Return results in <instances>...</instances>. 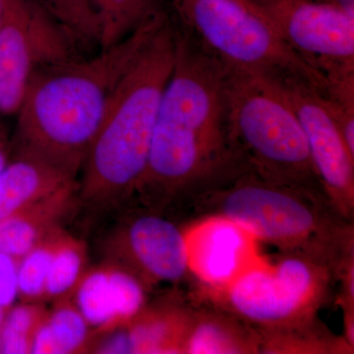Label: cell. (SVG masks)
I'll use <instances>...</instances> for the list:
<instances>
[{"label": "cell", "instance_id": "1", "mask_svg": "<svg viewBox=\"0 0 354 354\" xmlns=\"http://www.w3.org/2000/svg\"><path fill=\"white\" fill-rule=\"evenodd\" d=\"M176 39L174 68L136 191L158 202L191 197L239 167L228 131L227 69L177 27Z\"/></svg>", "mask_w": 354, "mask_h": 354}, {"label": "cell", "instance_id": "2", "mask_svg": "<svg viewBox=\"0 0 354 354\" xmlns=\"http://www.w3.org/2000/svg\"><path fill=\"white\" fill-rule=\"evenodd\" d=\"M167 14H158L94 57L37 70L16 113L17 152L41 158L76 178L114 88Z\"/></svg>", "mask_w": 354, "mask_h": 354}, {"label": "cell", "instance_id": "3", "mask_svg": "<svg viewBox=\"0 0 354 354\" xmlns=\"http://www.w3.org/2000/svg\"><path fill=\"white\" fill-rule=\"evenodd\" d=\"M171 15L140 51L114 88L88 149L79 193L93 205L136 192L145 174L160 101L176 55Z\"/></svg>", "mask_w": 354, "mask_h": 354}, {"label": "cell", "instance_id": "4", "mask_svg": "<svg viewBox=\"0 0 354 354\" xmlns=\"http://www.w3.org/2000/svg\"><path fill=\"white\" fill-rule=\"evenodd\" d=\"M198 220L220 216L285 252L335 270L353 257L351 221L320 191L272 180L241 167L192 197Z\"/></svg>", "mask_w": 354, "mask_h": 354}, {"label": "cell", "instance_id": "5", "mask_svg": "<svg viewBox=\"0 0 354 354\" xmlns=\"http://www.w3.org/2000/svg\"><path fill=\"white\" fill-rule=\"evenodd\" d=\"M225 69L228 131L239 165L324 194L301 123L281 86L272 77Z\"/></svg>", "mask_w": 354, "mask_h": 354}, {"label": "cell", "instance_id": "6", "mask_svg": "<svg viewBox=\"0 0 354 354\" xmlns=\"http://www.w3.org/2000/svg\"><path fill=\"white\" fill-rule=\"evenodd\" d=\"M174 24L225 67L295 75L325 92L327 82L286 46L254 0H167Z\"/></svg>", "mask_w": 354, "mask_h": 354}, {"label": "cell", "instance_id": "7", "mask_svg": "<svg viewBox=\"0 0 354 354\" xmlns=\"http://www.w3.org/2000/svg\"><path fill=\"white\" fill-rule=\"evenodd\" d=\"M333 272L320 261L286 252L274 264L256 261L214 295L220 307L261 334L311 324L327 293Z\"/></svg>", "mask_w": 354, "mask_h": 354}, {"label": "cell", "instance_id": "8", "mask_svg": "<svg viewBox=\"0 0 354 354\" xmlns=\"http://www.w3.org/2000/svg\"><path fill=\"white\" fill-rule=\"evenodd\" d=\"M73 39L41 0H3L0 20V115L17 113L32 74L79 57Z\"/></svg>", "mask_w": 354, "mask_h": 354}, {"label": "cell", "instance_id": "9", "mask_svg": "<svg viewBox=\"0 0 354 354\" xmlns=\"http://www.w3.org/2000/svg\"><path fill=\"white\" fill-rule=\"evenodd\" d=\"M327 88L354 83V15L319 0H254Z\"/></svg>", "mask_w": 354, "mask_h": 354}, {"label": "cell", "instance_id": "10", "mask_svg": "<svg viewBox=\"0 0 354 354\" xmlns=\"http://www.w3.org/2000/svg\"><path fill=\"white\" fill-rule=\"evenodd\" d=\"M274 79L283 88L301 123L324 194L342 218L353 221L354 153L330 114L322 91L299 76Z\"/></svg>", "mask_w": 354, "mask_h": 354}, {"label": "cell", "instance_id": "11", "mask_svg": "<svg viewBox=\"0 0 354 354\" xmlns=\"http://www.w3.org/2000/svg\"><path fill=\"white\" fill-rule=\"evenodd\" d=\"M113 262L127 268L147 286L176 283L189 274L185 232L153 213L125 223L109 245Z\"/></svg>", "mask_w": 354, "mask_h": 354}, {"label": "cell", "instance_id": "12", "mask_svg": "<svg viewBox=\"0 0 354 354\" xmlns=\"http://www.w3.org/2000/svg\"><path fill=\"white\" fill-rule=\"evenodd\" d=\"M184 232L190 274L208 293L225 288L260 259L255 237L220 216L200 218Z\"/></svg>", "mask_w": 354, "mask_h": 354}, {"label": "cell", "instance_id": "13", "mask_svg": "<svg viewBox=\"0 0 354 354\" xmlns=\"http://www.w3.org/2000/svg\"><path fill=\"white\" fill-rule=\"evenodd\" d=\"M148 288L136 274L111 262L86 271L73 292V302L90 328L111 332L146 306Z\"/></svg>", "mask_w": 354, "mask_h": 354}, {"label": "cell", "instance_id": "14", "mask_svg": "<svg viewBox=\"0 0 354 354\" xmlns=\"http://www.w3.org/2000/svg\"><path fill=\"white\" fill-rule=\"evenodd\" d=\"M76 186V178L55 165L17 152L0 172V220Z\"/></svg>", "mask_w": 354, "mask_h": 354}, {"label": "cell", "instance_id": "15", "mask_svg": "<svg viewBox=\"0 0 354 354\" xmlns=\"http://www.w3.org/2000/svg\"><path fill=\"white\" fill-rule=\"evenodd\" d=\"M261 339L257 330L225 310L218 307L192 309L183 353H259Z\"/></svg>", "mask_w": 354, "mask_h": 354}, {"label": "cell", "instance_id": "16", "mask_svg": "<svg viewBox=\"0 0 354 354\" xmlns=\"http://www.w3.org/2000/svg\"><path fill=\"white\" fill-rule=\"evenodd\" d=\"M77 187L62 191L48 199L0 220V252L16 260L30 252L59 227L68 213Z\"/></svg>", "mask_w": 354, "mask_h": 354}, {"label": "cell", "instance_id": "17", "mask_svg": "<svg viewBox=\"0 0 354 354\" xmlns=\"http://www.w3.org/2000/svg\"><path fill=\"white\" fill-rule=\"evenodd\" d=\"M191 311L180 304L146 305L123 326L129 353H183Z\"/></svg>", "mask_w": 354, "mask_h": 354}, {"label": "cell", "instance_id": "18", "mask_svg": "<svg viewBox=\"0 0 354 354\" xmlns=\"http://www.w3.org/2000/svg\"><path fill=\"white\" fill-rule=\"evenodd\" d=\"M90 326L69 298L57 300L46 312L32 341L31 353H83L90 344Z\"/></svg>", "mask_w": 354, "mask_h": 354}, {"label": "cell", "instance_id": "19", "mask_svg": "<svg viewBox=\"0 0 354 354\" xmlns=\"http://www.w3.org/2000/svg\"><path fill=\"white\" fill-rule=\"evenodd\" d=\"M101 30L100 48L120 43L165 10L167 0H91Z\"/></svg>", "mask_w": 354, "mask_h": 354}, {"label": "cell", "instance_id": "20", "mask_svg": "<svg viewBox=\"0 0 354 354\" xmlns=\"http://www.w3.org/2000/svg\"><path fill=\"white\" fill-rule=\"evenodd\" d=\"M86 264L85 244L62 230L51 258L46 298L60 300L73 295L86 272Z\"/></svg>", "mask_w": 354, "mask_h": 354}, {"label": "cell", "instance_id": "21", "mask_svg": "<svg viewBox=\"0 0 354 354\" xmlns=\"http://www.w3.org/2000/svg\"><path fill=\"white\" fill-rule=\"evenodd\" d=\"M79 48H100L99 19L91 0H41Z\"/></svg>", "mask_w": 354, "mask_h": 354}, {"label": "cell", "instance_id": "22", "mask_svg": "<svg viewBox=\"0 0 354 354\" xmlns=\"http://www.w3.org/2000/svg\"><path fill=\"white\" fill-rule=\"evenodd\" d=\"M60 232L59 227L53 230L38 245L18 260V292L26 301L37 302L46 298V279Z\"/></svg>", "mask_w": 354, "mask_h": 354}, {"label": "cell", "instance_id": "23", "mask_svg": "<svg viewBox=\"0 0 354 354\" xmlns=\"http://www.w3.org/2000/svg\"><path fill=\"white\" fill-rule=\"evenodd\" d=\"M46 311L36 302L10 307L6 311L0 339V353H31L32 341Z\"/></svg>", "mask_w": 354, "mask_h": 354}, {"label": "cell", "instance_id": "24", "mask_svg": "<svg viewBox=\"0 0 354 354\" xmlns=\"http://www.w3.org/2000/svg\"><path fill=\"white\" fill-rule=\"evenodd\" d=\"M17 265V260L0 252V308L8 310L19 297Z\"/></svg>", "mask_w": 354, "mask_h": 354}, {"label": "cell", "instance_id": "25", "mask_svg": "<svg viewBox=\"0 0 354 354\" xmlns=\"http://www.w3.org/2000/svg\"><path fill=\"white\" fill-rule=\"evenodd\" d=\"M8 162V145H7L6 133L0 127V172L3 171Z\"/></svg>", "mask_w": 354, "mask_h": 354}, {"label": "cell", "instance_id": "26", "mask_svg": "<svg viewBox=\"0 0 354 354\" xmlns=\"http://www.w3.org/2000/svg\"><path fill=\"white\" fill-rule=\"evenodd\" d=\"M333 6L339 7L351 15H354V0H322Z\"/></svg>", "mask_w": 354, "mask_h": 354}, {"label": "cell", "instance_id": "27", "mask_svg": "<svg viewBox=\"0 0 354 354\" xmlns=\"http://www.w3.org/2000/svg\"><path fill=\"white\" fill-rule=\"evenodd\" d=\"M6 309L0 308V339H1L2 325H3L4 318H6Z\"/></svg>", "mask_w": 354, "mask_h": 354}, {"label": "cell", "instance_id": "28", "mask_svg": "<svg viewBox=\"0 0 354 354\" xmlns=\"http://www.w3.org/2000/svg\"><path fill=\"white\" fill-rule=\"evenodd\" d=\"M2 10H3V0H0V20H1Z\"/></svg>", "mask_w": 354, "mask_h": 354}, {"label": "cell", "instance_id": "29", "mask_svg": "<svg viewBox=\"0 0 354 354\" xmlns=\"http://www.w3.org/2000/svg\"><path fill=\"white\" fill-rule=\"evenodd\" d=\"M319 1H322V0H319Z\"/></svg>", "mask_w": 354, "mask_h": 354}]
</instances>
